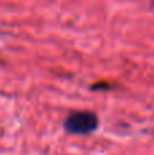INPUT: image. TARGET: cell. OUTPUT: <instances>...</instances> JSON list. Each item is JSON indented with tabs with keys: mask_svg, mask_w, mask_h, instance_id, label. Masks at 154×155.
Segmentation results:
<instances>
[{
	"mask_svg": "<svg viewBox=\"0 0 154 155\" xmlns=\"http://www.w3.org/2000/svg\"><path fill=\"white\" fill-rule=\"evenodd\" d=\"M98 125V120L94 113L90 112H76L72 113L65 120V129L70 134L87 135L92 134Z\"/></svg>",
	"mask_w": 154,
	"mask_h": 155,
	"instance_id": "cell-1",
	"label": "cell"
}]
</instances>
